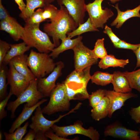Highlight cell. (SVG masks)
<instances>
[{"label": "cell", "instance_id": "obj_24", "mask_svg": "<svg viewBox=\"0 0 140 140\" xmlns=\"http://www.w3.org/2000/svg\"><path fill=\"white\" fill-rule=\"evenodd\" d=\"M101 59L98 66L100 68L103 69L110 67H120L124 68L129 62L128 59H117L114 55L112 54L107 55Z\"/></svg>", "mask_w": 140, "mask_h": 140}, {"label": "cell", "instance_id": "obj_31", "mask_svg": "<svg viewBox=\"0 0 140 140\" xmlns=\"http://www.w3.org/2000/svg\"><path fill=\"white\" fill-rule=\"evenodd\" d=\"M42 16L45 21L47 19L50 20L53 19L58 13L60 9L51 4H46L43 8Z\"/></svg>", "mask_w": 140, "mask_h": 140}, {"label": "cell", "instance_id": "obj_26", "mask_svg": "<svg viewBox=\"0 0 140 140\" xmlns=\"http://www.w3.org/2000/svg\"><path fill=\"white\" fill-rule=\"evenodd\" d=\"M99 31L97 28L92 24L89 17L85 22L80 24L76 29L68 33L67 34V37L71 38L76 36H80L81 34L87 32Z\"/></svg>", "mask_w": 140, "mask_h": 140}, {"label": "cell", "instance_id": "obj_5", "mask_svg": "<svg viewBox=\"0 0 140 140\" xmlns=\"http://www.w3.org/2000/svg\"><path fill=\"white\" fill-rule=\"evenodd\" d=\"M38 79L36 78L31 81L28 87L23 91L17 99L7 104V109L11 112V117H15V112L18 107L24 103L27 106L30 107L33 106L43 99V94L38 90L37 88Z\"/></svg>", "mask_w": 140, "mask_h": 140}, {"label": "cell", "instance_id": "obj_40", "mask_svg": "<svg viewBox=\"0 0 140 140\" xmlns=\"http://www.w3.org/2000/svg\"><path fill=\"white\" fill-rule=\"evenodd\" d=\"M51 128L46 131L45 134L48 138H49L52 140H78V138H75L73 139H69L59 136L55 134H54Z\"/></svg>", "mask_w": 140, "mask_h": 140}, {"label": "cell", "instance_id": "obj_29", "mask_svg": "<svg viewBox=\"0 0 140 140\" xmlns=\"http://www.w3.org/2000/svg\"><path fill=\"white\" fill-rule=\"evenodd\" d=\"M123 72L130 87L136 90L140 93V68L132 72L126 71Z\"/></svg>", "mask_w": 140, "mask_h": 140}, {"label": "cell", "instance_id": "obj_43", "mask_svg": "<svg viewBox=\"0 0 140 140\" xmlns=\"http://www.w3.org/2000/svg\"><path fill=\"white\" fill-rule=\"evenodd\" d=\"M48 138L45 135V132L41 131L36 132L34 140H47Z\"/></svg>", "mask_w": 140, "mask_h": 140}, {"label": "cell", "instance_id": "obj_49", "mask_svg": "<svg viewBox=\"0 0 140 140\" xmlns=\"http://www.w3.org/2000/svg\"><path fill=\"white\" fill-rule=\"evenodd\" d=\"M139 132H140V128H139ZM139 140H140V138H139Z\"/></svg>", "mask_w": 140, "mask_h": 140}, {"label": "cell", "instance_id": "obj_1", "mask_svg": "<svg viewBox=\"0 0 140 140\" xmlns=\"http://www.w3.org/2000/svg\"><path fill=\"white\" fill-rule=\"evenodd\" d=\"M60 6L59 12L56 17L50 21V23H45L43 26L44 31L52 37L55 47L60 45V40H62L66 38L68 33L77 27L66 8L63 5Z\"/></svg>", "mask_w": 140, "mask_h": 140}, {"label": "cell", "instance_id": "obj_34", "mask_svg": "<svg viewBox=\"0 0 140 140\" xmlns=\"http://www.w3.org/2000/svg\"><path fill=\"white\" fill-rule=\"evenodd\" d=\"M43 11V8H39L28 19L26 23L30 24H40L45 21L42 16Z\"/></svg>", "mask_w": 140, "mask_h": 140}, {"label": "cell", "instance_id": "obj_35", "mask_svg": "<svg viewBox=\"0 0 140 140\" xmlns=\"http://www.w3.org/2000/svg\"><path fill=\"white\" fill-rule=\"evenodd\" d=\"M10 47V44L0 40V66L2 64L4 59Z\"/></svg>", "mask_w": 140, "mask_h": 140}, {"label": "cell", "instance_id": "obj_44", "mask_svg": "<svg viewBox=\"0 0 140 140\" xmlns=\"http://www.w3.org/2000/svg\"><path fill=\"white\" fill-rule=\"evenodd\" d=\"M137 58V63L136 68L140 67V44L138 48L133 51Z\"/></svg>", "mask_w": 140, "mask_h": 140}, {"label": "cell", "instance_id": "obj_42", "mask_svg": "<svg viewBox=\"0 0 140 140\" xmlns=\"http://www.w3.org/2000/svg\"><path fill=\"white\" fill-rule=\"evenodd\" d=\"M36 134V131L31 129L30 130L22 140H33L34 139Z\"/></svg>", "mask_w": 140, "mask_h": 140}, {"label": "cell", "instance_id": "obj_25", "mask_svg": "<svg viewBox=\"0 0 140 140\" xmlns=\"http://www.w3.org/2000/svg\"><path fill=\"white\" fill-rule=\"evenodd\" d=\"M26 4L24 10L19 16L26 22L37 8H43L46 4L43 0H25Z\"/></svg>", "mask_w": 140, "mask_h": 140}, {"label": "cell", "instance_id": "obj_22", "mask_svg": "<svg viewBox=\"0 0 140 140\" xmlns=\"http://www.w3.org/2000/svg\"><path fill=\"white\" fill-rule=\"evenodd\" d=\"M109 109V99L105 96L91 110V116L93 120L99 121L108 116Z\"/></svg>", "mask_w": 140, "mask_h": 140}, {"label": "cell", "instance_id": "obj_23", "mask_svg": "<svg viewBox=\"0 0 140 140\" xmlns=\"http://www.w3.org/2000/svg\"><path fill=\"white\" fill-rule=\"evenodd\" d=\"M10 45V48L2 62V64L6 65H8L9 61L12 59L18 56L24 54L30 48L23 41L18 44Z\"/></svg>", "mask_w": 140, "mask_h": 140}, {"label": "cell", "instance_id": "obj_18", "mask_svg": "<svg viewBox=\"0 0 140 140\" xmlns=\"http://www.w3.org/2000/svg\"><path fill=\"white\" fill-rule=\"evenodd\" d=\"M47 101V99H43L36 104L30 107L25 104L22 112L12 123L9 130V133L13 132L17 128L20 127L22 124L30 118L37 107Z\"/></svg>", "mask_w": 140, "mask_h": 140}, {"label": "cell", "instance_id": "obj_38", "mask_svg": "<svg viewBox=\"0 0 140 140\" xmlns=\"http://www.w3.org/2000/svg\"><path fill=\"white\" fill-rule=\"evenodd\" d=\"M129 113L132 120L137 123H140V105L136 107L131 108Z\"/></svg>", "mask_w": 140, "mask_h": 140}, {"label": "cell", "instance_id": "obj_27", "mask_svg": "<svg viewBox=\"0 0 140 140\" xmlns=\"http://www.w3.org/2000/svg\"><path fill=\"white\" fill-rule=\"evenodd\" d=\"M113 74L107 72L97 71L91 76L92 83L101 86H105L111 83Z\"/></svg>", "mask_w": 140, "mask_h": 140}, {"label": "cell", "instance_id": "obj_3", "mask_svg": "<svg viewBox=\"0 0 140 140\" xmlns=\"http://www.w3.org/2000/svg\"><path fill=\"white\" fill-rule=\"evenodd\" d=\"M27 62L32 73L38 79L50 74L56 65V63L48 53L37 52L33 50L28 56Z\"/></svg>", "mask_w": 140, "mask_h": 140}, {"label": "cell", "instance_id": "obj_15", "mask_svg": "<svg viewBox=\"0 0 140 140\" xmlns=\"http://www.w3.org/2000/svg\"><path fill=\"white\" fill-rule=\"evenodd\" d=\"M105 96L109 99V109L108 116L111 118L113 113L116 110L121 109L128 99L132 97L136 98L137 95L131 92L123 93L114 90L105 89Z\"/></svg>", "mask_w": 140, "mask_h": 140}, {"label": "cell", "instance_id": "obj_50", "mask_svg": "<svg viewBox=\"0 0 140 140\" xmlns=\"http://www.w3.org/2000/svg\"><path fill=\"white\" fill-rule=\"evenodd\" d=\"M0 1H1V0H0Z\"/></svg>", "mask_w": 140, "mask_h": 140}, {"label": "cell", "instance_id": "obj_45", "mask_svg": "<svg viewBox=\"0 0 140 140\" xmlns=\"http://www.w3.org/2000/svg\"><path fill=\"white\" fill-rule=\"evenodd\" d=\"M15 2L17 4L18 8L21 12L25 9L26 4L23 1V0H14Z\"/></svg>", "mask_w": 140, "mask_h": 140}, {"label": "cell", "instance_id": "obj_14", "mask_svg": "<svg viewBox=\"0 0 140 140\" xmlns=\"http://www.w3.org/2000/svg\"><path fill=\"white\" fill-rule=\"evenodd\" d=\"M105 136H111L128 140H139V131L126 128L118 122L107 126L104 131Z\"/></svg>", "mask_w": 140, "mask_h": 140}, {"label": "cell", "instance_id": "obj_21", "mask_svg": "<svg viewBox=\"0 0 140 140\" xmlns=\"http://www.w3.org/2000/svg\"><path fill=\"white\" fill-rule=\"evenodd\" d=\"M82 38L80 36L73 39L67 37L61 40V44L52 50L49 56L53 59L57 58L60 53L65 51L72 49L78 43L81 41Z\"/></svg>", "mask_w": 140, "mask_h": 140}, {"label": "cell", "instance_id": "obj_13", "mask_svg": "<svg viewBox=\"0 0 140 140\" xmlns=\"http://www.w3.org/2000/svg\"><path fill=\"white\" fill-rule=\"evenodd\" d=\"M60 5H63L75 21L78 27L80 24L84 23L86 11L85 0H57Z\"/></svg>", "mask_w": 140, "mask_h": 140}, {"label": "cell", "instance_id": "obj_10", "mask_svg": "<svg viewBox=\"0 0 140 140\" xmlns=\"http://www.w3.org/2000/svg\"><path fill=\"white\" fill-rule=\"evenodd\" d=\"M91 66L81 71L75 70L69 75L64 82L66 86L76 91L87 90V83L91 79Z\"/></svg>", "mask_w": 140, "mask_h": 140}, {"label": "cell", "instance_id": "obj_12", "mask_svg": "<svg viewBox=\"0 0 140 140\" xmlns=\"http://www.w3.org/2000/svg\"><path fill=\"white\" fill-rule=\"evenodd\" d=\"M76 110L74 108L68 113L63 115H60L59 117L54 120H50L46 119L44 116L40 105L38 106L36 109L34 115L32 117L31 123L29 127L36 132L41 131L45 132L51 128V127L55 123L58 122L63 117L70 114L75 112Z\"/></svg>", "mask_w": 140, "mask_h": 140}, {"label": "cell", "instance_id": "obj_2", "mask_svg": "<svg viewBox=\"0 0 140 140\" xmlns=\"http://www.w3.org/2000/svg\"><path fill=\"white\" fill-rule=\"evenodd\" d=\"M39 25L26 23L21 39L30 48L34 47L40 52L48 54L55 47L47 34L40 29Z\"/></svg>", "mask_w": 140, "mask_h": 140}, {"label": "cell", "instance_id": "obj_17", "mask_svg": "<svg viewBox=\"0 0 140 140\" xmlns=\"http://www.w3.org/2000/svg\"><path fill=\"white\" fill-rule=\"evenodd\" d=\"M28 56L27 54H24L15 57L10 61L8 65L12 66L17 72L31 81L37 78L28 66Z\"/></svg>", "mask_w": 140, "mask_h": 140}, {"label": "cell", "instance_id": "obj_47", "mask_svg": "<svg viewBox=\"0 0 140 140\" xmlns=\"http://www.w3.org/2000/svg\"><path fill=\"white\" fill-rule=\"evenodd\" d=\"M110 1L112 3H115L116 2L122 0H108Z\"/></svg>", "mask_w": 140, "mask_h": 140}, {"label": "cell", "instance_id": "obj_9", "mask_svg": "<svg viewBox=\"0 0 140 140\" xmlns=\"http://www.w3.org/2000/svg\"><path fill=\"white\" fill-rule=\"evenodd\" d=\"M64 66V64L62 61L58 62H56L54 69L48 76L38 79V89L44 97L50 96L56 86L57 80L62 74V70Z\"/></svg>", "mask_w": 140, "mask_h": 140}, {"label": "cell", "instance_id": "obj_41", "mask_svg": "<svg viewBox=\"0 0 140 140\" xmlns=\"http://www.w3.org/2000/svg\"><path fill=\"white\" fill-rule=\"evenodd\" d=\"M10 16L8 11L3 5L1 1H0V20H4Z\"/></svg>", "mask_w": 140, "mask_h": 140}, {"label": "cell", "instance_id": "obj_19", "mask_svg": "<svg viewBox=\"0 0 140 140\" xmlns=\"http://www.w3.org/2000/svg\"><path fill=\"white\" fill-rule=\"evenodd\" d=\"M116 9L117 16L115 20L111 23V26H115L117 28H120L123 23L129 19L134 17L140 18V5L132 9H128L124 11H121L118 8V4L115 6L112 5Z\"/></svg>", "mask_w": 140, "mask_h": 140}, {"label": "cell", "instance_id": "obj_6", "mask_svg": "<svg viewBox=\"0 0 140 140\" xmlns=\"http://www.w3.org/2000/svg\"><path fill=\"white\" fill-rule=\"evenodd\" d=\"M82 122L78 120L74 124L68 126H59L54 124L51 127L53 132L58 136L66 138L69 135L79 134L86 136L92 140H99L100 135L99 132L92 127L86 129L83 127Z\"/></svg>", "mask_w": 140, "mask_h": 140}, {"label": "cell", "instance_id": "obj_16", "mask_svg": "<svg viewBox=\"0 0 140 140\" xmlns=\"http://www.w3.org/2000/svg\"><path fill=\"white\" fill-rule=\"evenodd\" d=\"M0 24V30L8 33L15 41H18L21 39L24 27L18 23L15 18L10 16L1 21Z\"/></svg>", "mask_w": 140, "mask_h": 140}, {"label": "cell", "instance_id": "obj_30", "mask_svg": "<svg viewBox=\"0 0 140 140\" xmlns=\"http://www.w3.org/2000/svg\"><path fill=\"white\" fill-rule=\"evenodd\" d=\"M29 125L28 121L27 122L23 127L17 128L13 132L8 133H3L5 140H22L23 137L27 132V128Z\"/></svg>", "mask_w": 140, "mask_h": 140}, {"label": "cell", "instance_id": "obj_48", "mask_svg": "<svg viewBox=\"0 0 140 140\" xmlns=\"http://www.w3.org/2000/svg\"><path fill=\"white\" fill-rule=\"evenodd\" d=\"M2 132H0V140H2Z\"/></svg>", "mask_w": 140, "mask_h": 140}, {"label": "cell", "instance_id": "obj_36", "mask_svg": "<svg viewBox=\"0 0 140 140\" xmlns=\"http://www.w3.org/2000/svg\"><path fill=\"white\" fill-rule=\"evenodd\" d=\"M12 95L10 92L6 97L0 102V120L6 117L7 115V112L5 110V107L7 106V102Z\"/></svg>", "mask_w": 140, "mask_h": 140}, {"label": "cell", "instance_id": "obj_8", "mask_svg": "<svg viewBox=\"0 0 140 140\" xmlns=\"http://www.w3.org/2000/svg\"><path fill=\"white\" fill-rule=\"evenodd\" d=\"M72 50L74 53L75 70L81 71L97 63L98 59L95 57L92 50L84 45L81 41Z\"/></svg>", "mask_w": 140, "mask_h": 140}, {"label": "cell", "instance_id": "obj_20", "mask_svg": "<svg viewBox=\"0 0 140 140\" xmlns=\"http://www.w3.org/2000/svg\"><path fill=\"white\" fill-rule=\"evenodd\" d=\"M113 74V79L111 83L113 86L114 90L123 93L131 92L132 89L123 72L115 71Z\"/></svg>", "mask_w": 140, "mask_h": 140}, {"label": "cell", "instance_id": "obj_7", "mask_svg": "<svg viewBox=\"0 0 140 140\" xmlns=\"http://www.w3.org/2000/svg\"><path fill=\"white\" fill-rule=\"evenodd\" d=\"M104 0H94L85 5L92 24L96 28L103 29L104 24L114 15L111 10L107 8L102 9V3Z\"/></svg>", "mask_w": 140, "mask_h": 140}, {"label": "cell", "instance_id": "obj_32", "mask_svg": "<svg viewBox=\"0 0 140 140\" xmlns=\"http://www.w3.org/2000/svg\"><path fill=\"white\" fill-rule=\"evenodd\" d=\"M104 38L98 39L96 41L94 48L92 50L95 57L97 58L101 59L107 54L104 45Z\"/></svg>", "mask_w": 140, "mask_h": 140}, {"label": "cell", "instance_id": "obj_33", "mask_svg": "<svg viewBox=\"0 0 140 140\" xmlns=\"http://www.w3.org/2000/svg\"><path fill=\"white\" fill-rule=\"evenodd\" d=\"M105 89H100L92 92L88 99L89 104L93 108L105 96Z\"/></svg>", "mask_w": 140, "mask_h": 140}, {"label": "cell", "instance_id": "obj_4", "mask_svg": "<svg viewBox=\"0 0 140 140\" xmlns=\"http://www.w3.org/2000/svg\"><path fill=\"white\" fill-rule=\"evenodd\" d=\"M49 97L48 103L42 109L43 114L50 115L57 112L69 110L70 100L67 96L64 82L57 83Z\"/></svg>", "mask_w": 140, "mask_h": 140}, {"label": "cell", "instance_id": "obj_39", "mask_svg": "<svg viewBox=\"0 0 140 140\" xmlns=\"http://www.w3.org/2000/svg\"><path fill=\"white\" fill-rule=\"evenodd\" d=\"M103 32L108 35L113 44L118 43L121 40L113 33L111 28L107 25L105 26Z\"/></svg>", "mask_w": 140, "mask_h": 140}, {"label": "cell", "instance_id": "obj_46", "mask_svg": "<svg viewBox=\"0 0 140 140\" xmlns=\"http://www.w3.org/2000/svg\"><path fill=\"white\" fill-rule=\"evenodd\" d=\"M46 4H51L52 2H54L55 1H57V0H43Z\"/></svg>", "mask_w": 140, "mask_h": 140}, {"label": "cell", "instance_id": "obj_11", "mask_svg": "<svg viewBox=\"0 0 140 140\" xmlns=\"http://www.w3.org/2000/svg\"><path fill=\"white\" fill-rule=\"evenodd\" d=\"M9 66L7 83L10 86V92L17 97L28 87L31 81L17 72L12 66Z\"/></svg>", "mask_w": 140, "mask_h": 140}, {"label": "cell", "instance_id": "obj_28", "mask_svg": "<svg viewBox=\"0 0 140 140\" xmlns=\"http://www.w3.org/2000/svg\"><path fill=\"white\" fill-rule=\"evenodd\" d=\"M8 69L7 65L2 64L0 66V101L4 99L7 96L6 79Z\"/></svg>", "mask_w": 140, "mask_h": 140}, {"label": "cell", "instance_id": "obj_37", "mask_svg": "<svg viewBox=\"0 0 140 140\" xmlns=\"http://www.w3.org/2000/svg\"><path fill=\"white\" fill-rule=\"evenodd\" d=\"M113 45L114 47L116 48L131 50L133 51L136 50L139 46V44H132L121 40L118 43L114 44Z\"/></svg>", "mask_w": 140, "mask_h": 140}]
</instances>
